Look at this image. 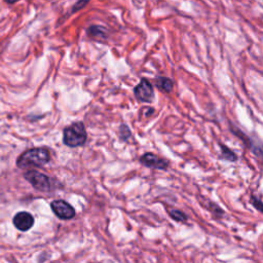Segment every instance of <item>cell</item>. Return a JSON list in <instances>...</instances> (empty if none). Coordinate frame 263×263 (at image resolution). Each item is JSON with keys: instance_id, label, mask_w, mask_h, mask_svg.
<instances>
[{"instance_id": "2", "label": "cell", "mask_w": 263, "mask_h": 263, "mask_svg": "<svg viewBox=\"0 0 263 263\" xmlns=\"http://www.w3.org/2000/svg\"><path fill=\"white\" fill-rule=\"evenodd\" d=\"M87 134L85 127L81 122H76L64 129L63 142L66 146L75 148L82 146L86 142Z\"/></svg>"}, {"instance_id": "7", "label": "cell", "mask_w": 263, "mask_h": 263, "mask_svg": "<svg viewBox=\"0 0 263 263\" xmlns=\"http://www.w3.org/2000/svg\"><path fill=\"white\" fill-rule=\"evenodd\" d=\"M15 227L21 231H27L34 225V217L29 212H19L13 219Z\"/></svg>"}, {"instance_id": "1", "label": "cell", "mask_w": 263, "mask_h": 263, "mask_svg": "<svg viewBox=\"0 0 263 263\" xmlns=\"http://www.w3.org/2000/svg\"><path fill=\"white\" fill-rule=\"evenodd\" d=\"M51 160V153L47 148H32L22 153L17 159V165L20 169L31 166H42Z\"/></svg>"}, {"instance_id": "5", "label": "cell", "mask_w": 263, "mask_h": 263, "mask_svg": "<svg viewBox=\"0 0 263 263\" xmlns=\"http://www.w3.org/2000/svg\"><path fill=\"white\" fill-rule=\"evenodd\" d=\"M54 214L61 220H70L75 216L74 208L63 200H57L51 203Z\"/></svg>"}, {"instance_id": "10", "label": "cell", "mask_w": 263, "mask_h": 263, "mask_svg": "<svg viewBox=\"0 0 263 263\" xmlns=\"http://www.w3.org/2000/svg\"><path fill=\"white\" fill-rule=\"evenodd\" d=\"M170 216L177 222H185L187 220V216L182 211L176 209H173L170 211Z\"/></svg>"}, {"instance_id": "6", "label": "cell", "mask_w": 263, "mask_h": 263, "mask_svg": "<svg viewBox=\"0 0 263 263\" xmlns=\"http://www.w3.org/2000/svg\"><path fill=\"white\" fill-rule=\"evenodd\" d=\"M140 162L147 168L156 170H166L169 166V161L166 159L161 158L151 152L144 153L140 157Z\"/></svg>"}, {"instance_id": "15", "label": "cell", "mask_w": 263, "mask_h": 263, "mask_svg": "<svg viewBox=\"0 0 263 263\" xmlns=\"http://www.w3.org/2000/svg\"><path fill=\"white\" fill-rule=\"evenodd\" d=\"M4 2H5L6 4H8V5H15V4H17L18 2H20V0H4Z\"/></svg>"}, {"instance_id": "3", "label": "cell", "mask_w": 263, "mask_h": 263, "mask_svg": "<svg viewBox=\"0 0 263 263\" xmlns=\"http://www.w3.org/2000/svg\"><path fill=\"white\" fill-rule=\"evenodd\" d=\"M24 178L38 192L49 193L53 190V183L51 178L40 172L30 170L24 174Z\"/></svg>"}, {"instance_id": "4", "label": "cell", "mask_w": 263, "mask_h": 263, "mask_svg": "<svg viewBox=\"0 0 263 263\" xmlns=\"http://www.w3.org/2000/svg\"><path fill=\"white\" fill-rule=\"evenodd\" d=\"M134 95L140 102L151 103L154 99V91L151 82L145 78H142L141 81L135 86Z\"/></svg>"}, {"instance_id": "14", "label": "cell", "mask_w": 263, "mask_h": 263, "mask_svg": "<svg viewBox=\"0 0 263 263\" xmlns=\"http://www.w3.org/2000/svg\"><path fill=\"white\" fill-rule=\"evenodd\" d=\"M251 202H252V205L259 211V212H262V203H261V201L260 200H258V199H256L255 197H253L252 198V200H251Z\"/></svg>"}, {"instance_id": "8", "label": "cell", "mask_w": 263, "mask_h": 263, "mask_svg": "<svg viewBox=\"0 0 263 263\" xmlns=\"http://www.w3.org/2000/svg\"><path fill=\"white\" fill-rule=\"evenodd\" d=\"M155 85L162 93H171L174 87L173 80L163 76H159L155 78Z\"/></svg>"}, {"instance_id": "13", "label": "cell", "mask_w": 263, "mask_h": 263, "mask_svg": "<svg viewBox=\"0 0 263 263\" xmlns=\"http://www.w3.org/2000/svg\"><path fill=\"white\" fill-rule=\"evenodd\" d=\"M90 0H78L77 3H75V5L73 6L71 13H76L78 11H80L82 8H84L87 4H89Z\"/></svg>"}, {"instance_id": "12", "label": "cell", "mask_w": 263, "mask_h": 263, "mask_svg": "<svg viewBox=\"0 0 263 263\" xmlns=\"http://www.w3.org/2000/svg\"><path fill=\"white\" fill-rule=\"evenodd\" d=\"M119 136L121 139L124 141H127L131 137V131L127 125H122L119 128Z\"/></svg>"}, {"instance_id": "9", "label": "cell", "mask_w": 263, "mask_h": 263, "mask_svg": "<svg viewBox=\"0 0 263 263\" xmlns=\"http://www.w3.org/2000/svg\"><path fill=\"white\" fill-rule=\"evenodd\" d=\"M87 33H89V35H91L92 37H96V38L106 37V29L98 25H93L89 27V29H87Z\"/></svg>"}, {"instance_id": "11", "label": "cell", "mask_w": 263, "mask_h": 263, "mask_svg": "<svg viewBox=\"0 0 263 263\" xmlns=\"http://www.w3.org/2000/svg\"><path fill=\"white\" fill-rule=\"evenodd\" d=\"M221 152H222V158L229 160V161H234L236 160V155L235 153L230 150L228 147H226L225 145H221Z\"/></svg>"}]
</instances>
